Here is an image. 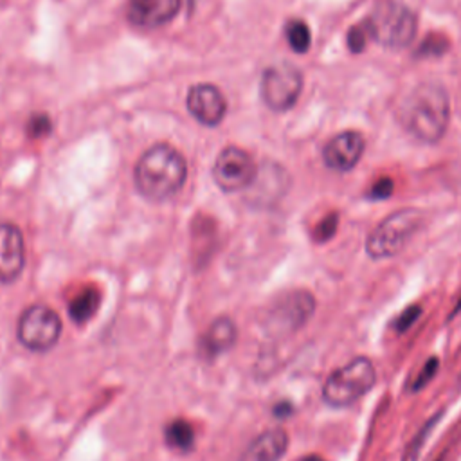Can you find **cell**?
<instances>
[{
	"label": "cell",
	"instance_id": "cell-1",
	"mask_svg": "<svg viewBox=\"0 0 461 461\" xmlns=\"http://www.w3.org/2000/svg\"><path fill=\"white\" fill-rule=\"evenodd\" d=\"M187 178L184 155L169 144H155L146 149L135 164L133 182L137 191L151 202L175 196Z\"/></svg>",
	"mask_w": 461,
	"mask_h": 461
},
{
	"label": "cell",
	"instance_id": "cell-2",
	"mask_svg": "<svg viewBox=\"0 0 461 461\" xmlns=\"http://www.w3.org/2000/svg\"><path fill=\"white\" fill-rule=\"evenodd\" d=\"M448 95L436 83H421L400 104L398 119L420 142H438L448 126Z\"/></svg>",
	"mask_w": 461,
	"mask_h": 461
},
{
	"label": "cell",
	"instance_id": "cell-3",
	"mask_svg": "<svg viewBox=\"0 0 461 461\" xmlns=\"http://www.w3.org/2000/svg\"><path fill=\"white\" fill-rule=\"evenodd\" d=\"M364 25L376 43L402 49L414 40L418 20L407 5L396 0H378Z\"/></svg>",
	"mask_w": 461,
	"mask_h": 461
},
{
	"label": "cell",
	"instance_id": "cell-4",
	"mask_svg": "<svg viewBox=\"0 0 461 461\" xmlns=\"http://www.w3.org/2000/svg\"><path fill=\"white\" fill-rule=\"evenodd\" d=\"M376 382V371L369 358L357 357L335 369L322 385V398L328 405L342 409L353 405Z\"/></svg>",
	"mask_w": 461,
	"mask_h": 461
},
{
	"label": "cell",
	"instance_id": "cell-5",
	"mask_svg": "<svg viewBox=\"0 0 461 461\" xmlns=\"http://www.w3.org/2000/svg\"><path fill=\"white\" fill-rule=\"evenodd\" d=\"M423 214L418 209H400L384 218L367 236L366 252L373 259L396 256L421 225Z\"/></svg>",
	"mask_w": 461,
	"mask_h": 461
},
{
	"label": "cell",
	"instance_id": "cell-6",
	"mask_svg": "<svg viewBox=\"0 0 461 461\" xmlns=\"http://www.w3.org/2000/svg\"><path fill=\"white\" fill-rule=\"evenodd\" d=\"M61 317L47 304L27 306L16 326V337L23 348L34 353L52 349L61 337Z\"/></svg>",
	"mask_w": 461,
	"mask_h": 461
},
{
	"label": "cell",
	"instance_id": "cell-7",
	"mask_svg": "<svg viewBox=\"0 0 461 461\" xmlns=\"http://www.w3.org/2000/svg\"><path fill=\"white\" fill-rule=\"evenodd\" d=\"M303 90V76L297 67L290 63H276L261 76V99L274 112L290 110Z\"/></svg>",
	"mask_w": 461,
	"mask_h": 461
},
{
	"label": "cell",
	"instance_id": "cell-8",
	"mask_svg": "<svg viewBox=\"0 0 461 461\" xmlns=\"http://www.w3.org/2000/svg\"><path fill=\"white\" fill-rule=\"evenodd\" d=\"M315 312V299L306 290H290L277 297L268 308L267 328L274 333H294L301 330Z\"/></svg>",
	"mask_w": 461,
	"mask_h": 461
},
{
	"label": "cell",
	"instance_id": "cell-9",
	"mask_svg": "<svg viewBox=\"0 0 461 461\" xmlns=\"http://www.w3.org/2000/svg\"><path fill=\"white\" fill-rule=\"evenodd\" d=\"M258 167L252 157L236 146L221 149L212 164V180L225 193L247 191L254 182Z\"/></svg>",
	"mask_w": 461,
	"mask_h": 461
},
{
	"label": "cell",
	"instance_id": "cell-10",
	"mask_svg": "<svg viewBox=\"0 0 461 461\" xmlns=\"http://www.w3.org/2000/svg\"><path fill=\"white\" fill-rule=\"evenodd\" d=\"M25 265V243L20 227L13 221L0 223V283L18 279Z\"/></svg>",
	"mask_w": 461,
	"mask_h": 461
},
{
	"label": "cell",
	"instance_id": "cell-11",
	"mask_svg": "<svg viewBox=\"0 0 461 461\" xmlns=\"http://www.w3.org/2000/svg\"><path fill=\"white\" fill-rule=\"evenodd\" d=\"M187 110L189 113L205 126H216L227 110L223 94L209 83L194 85L187 94Z\"/></svg>",
	"mask_w": 461,
	"mask_h": 461
},
{
	"label": "cell",
	"instance_id": "cell-12",
	"mask_svg": "<svg viewBox=\"0 0 461 461\" xmlns=\"http://www.w3.org/2000/svg\"><path fill=\"white\" fill-rule=\"evenodd\" d=\"M364 153V137L358 131H342L335 135L322 149L324 164L335 171H349Z\"/></svg>",
	"mask_w": 461,
	"mask_h": 461
},
{
	"label": "cell",
	"instance_id": "cell-13",
	"mask_svg": "<svg viewBox=\"0 0 461 461\" xmlns=\"http://www.w3.org/2000/svg\"><path fill=\"white\" fill-rule=\"evenodd\" d=\"M180 0H130L128 20L140 29H157L178 13Z\"/></svg>",
	"mask_w": 461,
	"mask_h": 461
},
{
	"label": "cell",
	"instance_id": "cell-14",
	"mask_svg": "<svg viewBox=\"0 0 461 461\" xmlns=\"http://www.w3.org/2000/svg\"><path fill=\"white\" fill-rule=\"evenodd\" d=\"M286 448V430L281 427L267 429L247 445V448L240 456V461H281Z\"/></svg>",
	"mask_w": 461,
	"mask_h": 461
},
{
	"label": "cell",
	"instance_id": "cell-15",
	"mask_svg": "<svg viewBox=\"0 0 461 461\" xmlns=\"http://www.w3.org/2000/svg\"><path fill=\"white\" fill-rule=\"evenodd\" d=\"M238 337V330L236 324L230 317H216L205 330V333L200 339L198 344V351L202 357L212 360L220 355H223L225 351H229Z\"/></svg>",
	"mask_w": 461,
	"mask_h": 461
},
{
	"label": "cell",
	"instance_id": "cell-16",
	"mask_svg": "<svg viewBox=\"0 0 461 461\" xmlns=\"http://www.w3.org/2000/svg\"><path fill=\"white\" fill-rule=\"evenodd\" d=\"M101 295L95 286H85L81 288L74 299L68 303V315L76 324H85L90 321L99 308Z\"/></svg>",
	"mask_w": 461,
	"mask_h": 461
},
{
	"label": "cell",
	"instance_id": "cell-17",
	"mask_svg": "<svg viewBox=\"0 0 461 461\" xmlns=\"http://www.w3.org/2000/svg\"><path fill=\"white\" fill-rule=\"evenodd\" d=\"M164 441L178 452H189L194 447V429L184 418H175L164 427Z\"/></svg>",
	"mask_w": 461,
	"mask_h": 461
},
{
	"label": "cell",
	"instance_id": "cell-18",
	"mask_svg": "<svg viewBox=\"0 0 461 461\" xmlns=\"http://www.w3.org/2000/svg\"><path fill=\"white\" fill-rule=\"evenodd\" d=\"M285 36H286V41H288V45L294 52L303 54L310 49L312 34H310L308 25L303 20H290L285 25Z\"/></svg>",
	"mask_w": 461,
	"mask_h": 461
},
{
	"label": "cell",
	"instance_id": "cell-19",
	"mask_svg": "<svg viewBox=\"0 0 461 461\" xmlns=\"http://www.w3.org/2000/svg\"><path fill=\"white\" fill-rule=\"evenodd\" d=\"M50 128H52V122L45 113H34L27 122V133L32 139H41V137L49 135Z\"/></svg>",
	"mask_w": 461,
	"mask_h": 461
},
{
	"label": "cell",
	"instance_id": "cell-20",
	"mask_svg": "<svg viewBox=\"0 0 461 461\" xmlns=\"http://www.w3.org/2000/svg\"><path fill=\"white\" fill-rule=\"evenodd\" d=\"M337 230V214L331 212L328 216H324L319 223H317V229H315V240L319 241H326L330 240Z\"/></svg>",
	"mask_w": 461,
	"mask_h": 461
},
{
	"label": "cell",
	"instance_id": "cell-21",
	"mask_svg": "<svg viewBox=\"0 0 461 461\" xmlns=\"http://www.w3.org/2000/svg\"><path fill=\"white\" fill-rule=\"evenodd\" d=\"M369 36L366 25H360V27H353L348 34V45L353 52H360L366 45V38Z\"/></svg>",
	"mask_w": 461,
	"mask_h": 461
},
{
	"label": "cell",
	"instance_id": "cell-22",
	"mask_svg": "<svg viewBox=\"0 0 461 461\" xmlns=\"http://www.w3.org/2000/svg\"><path fill=\"white\" fill-rule=\"evenodd\" d=\"M436 371H438V358H429L427 364L421 367L420 375L416 376V380L412 384V389H421L429 380H432Z\"/></svg>",
	"mask_w": 461,
	"mask_h": 461
},
{
	"label": "cell",
	"instance_id": "cell-23",
	"mask_svg": "<svg viewBox=\"0 0 461 461\" xmlns=\"http://www.w3.org/2000/svg\"><path fill=\"white\" fill-rule=\"evenodd\" d=\"M420 313H421V308L420 306H411V308H407V310H403V313L396 319V330L398 331H405L407 328H411V324L420 317Z\"/></svg>",
	"mask_w": 461,
	"mask_h": 461
},
{
	"label": "cell",
	"instance_id": "cell-24",
	"mask_svg": "<svg viewBox=\"0 0 461 461\" xmlns=\"http://www.w3.org/2000/svg\"><path fill=\"white\" fill-rule=\"evenodd\" d=\"M393 193V180L391 178H380L369 191V196L375 198V200H382V198H387L391 196Z\"/></svg>",
	"mask_w": 461,
	"mask_h": 461
},
{
	"label": "cell",
	"instance_id": "cell-25",
	"mask_svg": "<svg viewBox=\"0 0 461 461\" xmlns=\"http://www.w3.org/2000/svg\"><path fill=\"white\" fill-rule=\"evenodd\" d=\"M303 461H322V459L317 457V456H308V457H304Z\"/></svg>",
	"mask_w": 461,
	"mask_h": 461
}]
</instances>
